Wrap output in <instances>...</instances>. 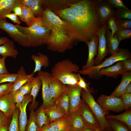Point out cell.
Instances as JSON below:
<instances>
[{
    "label": "cell",
    "mask_w": 131,
    "mask_h": 131,
    "mask_svg": "<svg viewBox=\"0 0 131 131\" xmlns=\"http://www.w3.org/2000/svg\"><path fill=\"white\" fill-rule=\"evenodd\" d=\"M96 0H81L68 7L52 11L65 22L74 41L85 43L96 35L102 26L95 9Z\"/></svg>",
    "instance_id": "1"
},
{
    "label": "cell",
    "mask_w": 131,
    "mask_h": 131,
    "mask_svg": "<svg viewBox=\"0 0 131 131\" xmlns=\"http://www.w3.org/2000/svg\"><path fill=\"white\" fill-rule=\"evenodd\" d=\"M42 17L44 25L51 32L46 44L47 49L59 53L71 49L74 41L69 35L65 22L48 8L43 10Z\"/></svg>",
    "instance_id": "2"
},
{
    "label": "cell",
    "mask_w": 131,
    "mask_h": 131,
    "mask_svg": "<svg viewBox=\"0 0 131 131\" xmlns=\"http://www.w3.org/2000/svg\"><path fill=\"white\" fill-rule=\"evenodd\" d=\"M79 67L69 59H65L56 63L52 69V78L58 79L66 85H74L79 80Z\"/></svg>",
    "instance_id": "3"
},
{
    "label": "cell",
    "mask_w": 131,
    "mask_h": 131,
    "mask_svg": "<svg viewBox=\"0 0 131 131\" xmlns=\"http://www.w3.org/2000/svg\"><path fill=\"white\" fill-rule=\"evenodd\" d=\"M131 53L128 49L120 48L116 53L106 58L99 65L85 69L79 71L77 73L80 74L87 75L91 78L99 79L102 77L98 73L100 69L107 67L119 61L131 59Z\"/></svg>",
    "instance_id": "4"
},
{
    "label": "cell",
    "mask_w": 131,
    "mask_h": 131,
    "mask_svg": "<svg viewBox=\"0 0 131 131\" xmlns=\"http://www.w3.org/2000/svg\"><path fill=\"white\" fill-rule=\"evenodd\" d=\"M81 96L95 115L101 128L106 129L110 127L105 117L107 113L103 110L95 100L90 91L82 89Z\"/></svg>",
    "instance_id": "5"
},
{
    "label": "cell",
    "mask_w": 131,
    "mask_h": 131,
    "mask_svg": "<svg viewBox=\"0 0 131 131\" xmlns=\"http://www.w3.org/2000/svg\"><path fill=\"white\" fill-rule=\"evenodd\" d=\"M0 28L5 31L10 37L21 45L26 47L30 46L26 36L15 25L7 21L6 18H0Z\"/></svg>",
    "instance_id": "6"
},
{
    "label": "cell",
    "mask_w": 131,
    "mask_h": 131,
    "mask_svg": "<svg viewBox=\"0 0 131 131\" xmlns=\"http://www.w3.org/2000/svg\"><path fill=\"white\" fill-rule=\"evenodd\" d=\"M96 102L106 113L110 111L118 112L125 109L121 98L103 94L97 98Z\"/></svg>",
    "instance_id": "7"
},
{
    "label": "cell",
    "mask_w": 131,
    "mask_h": 131,
    "mask_svg": "<svg viewBox=\"0 0 131 131\" xmlns=\"http://www.w3.org/2000/svg\"><path fill=\"white\" fill-rule=\"evenodd\" d=\"M51 31L44 25L31 32L26 34L30 46L37 47L46 44L50 37Z\"/></svg>",
    "instance_id": "8"
},
{
    "label": "cell",
    "mask_w": 131,
    "mask_h": 131,
    "mask_svg": "<svg viewBox=\"0 0 131 131\" xmlns=\"http://www.w3.org/2000/svg\"><path fill=\"white\" fill-rule=\"evenodd\" d=\"M38 74L42 83V105L44 109L53 105L54 101L50 93L49 82L52 77L51 73L41 70Z\"/></svg>",
    "instance_id": "9"
},
{
    "label": "cell",
    "mask_w": 131,
    "mask_h": 131,
    "mask_svg": "<svg viewBox=\"0 0 131 131\" xmlns=\"http://www.w3.org/2000/svg\"><path fill=\"white\" fill-rule=\"evenodd\" d=\"M107 26L106 22L99 29L96 34L98 37V41L97 57L94 59V64L95 66L101 63L103 59L108 54L106 36Z\"/></svg>",
    "instance_id": "10"
},
{
    "label": "cell",
    "mask_w": 131,
    "mask_h": 131,
    "mask_svg": "<svg viewBox=\"0 0 131 131\" xmlns=\"http://www.w3.org/2000/svg\"><path fill=\"white\" fill-rule=\"evenodd\" d=\"M66 90L69 98V107L68 116L77 111L82 100L80 98L82 88L77 84L66 85Z\"/></svg>",
    "instance_id": "11"
},
{
    "label": "cell",
    "mask_w": 131,
    "mask_h": 131,
    "mask_svg": "<svg viewBox=\"0 0 131 131\" xmlns=\"http://www.w3.org/2000/svg\"><path fill=\"white\" fill-rule=\"evenodd\" d=\"M77 110L87 127L95 130L101 128L95 115L87 103L82 100Z\"/></svg>",
    "instance_id": "12"
},
{
    "label": "cell",
    "mask_w": 131,
    "mask_h": 131,
    "mask_svg": "<svg viewBox=\"0 0 131 131\" xmlns=\"http://www.w3.org/2000/svg\"><path fill=\"white\" fill-rule=\"evenodd\" d=\"M95 9L99 21L102 26L109 17L113 15L115 10L107 0H96Z\"/></svg>",
    "instance_id": "13"
},
{
    "label": "cell",
    "mask_w": 131,
    "mask_h": 131,
    "mask_svg": "<svg viewBox=\"0 0 131 131\" xmlns=\"http://www.w3.org/2000/svg\"><path fill=\"white\" fill-rule=\"evenodd\" d=\"M13 95L11 90L8 93L0 96V110L10 119H11L13 113L16 108L13 100Z\"/></svg>",
    "instance_id": "14"
},
{
    "label": "cell",
    "mask_w": 131,
    "mask_h": 131,
    "mask_svg": "<svg viewBox=\"0 0 131 131\" xmlns=\"http://www.w3.org/2000/svg\"><path fill=\"white\" fill-rule=\"evenodd\" d=\"M98 41V37L96 35L93 36L90 41L86 43L88 48V57L86 63L82 66V70L88 69L94 66V58L97 54Z\"/></svg>",
    "instance_id": "15"
},
{
    "label": "cell",
    "mask_w": 131,
    "mask_h": 131,
    "mask_svg": "<svg viewBox=\"0 0 131 131\" xmlns=\"http://www.w3.org/2000/svg\"><path fill=\"white\" fill-rule=\"evenodd\" d=\"M80 0H41V5L43 10L48 8L52 11L60 10L69 7L72 4Z\"/></svg>",
    "instance_id": "16"
},
{
    "label": "cell",
    "mask_w": 131,
    "mask_h": 131,
    "mask_svg": "<svg viewBox=\"0 0 131 131\" xmlns=\"http://www.w3.org/2000/svg\"><path fill=\"white\" fill-rule=\"evenodd\" d=\"M32 97L28 94L25 95V97L24 100L16 108L19 111V122L20 131H25L27 123L26 108L27 104L32 101Z\"/></svg>",
    "instance_id": "17"
},
{
    "label": "cell",
    "mask_w": 131,
    "mask_h": 131,
    "mask_svg": "<svg viewBox=\"0 0 131 131\" xmlns=\"http://www.w3.org/2000/svg\"><path fill=\"white\" fill-rule=\"evenodd\" d=\"M68 116V130L71 131H81L87 127L77 110Z\"/></svg>",
    "instance_id": "18"
},
{
    "label": "cell",
    "mask_w": 131,
    "mask_h": 131,
    "mask_svg": "<svg viewBox=\"0 0 131 131\" xmlns=\"http://www.w3.org/2000/svg\"><path fill=\"white\" fill-rule=\"evenodd\" d=\"M18 76L14 83V85L11 90L14 94L24 85L32 79L34 74L32 73L27 74L23 66H22L17 72Z\"/></svg>",
    "instance_id": "19"
},
{
    "label": "cell",
    "mask_w": 131,
    "mask_h": 131,
    "mask_svg": "<svg viewBox=\"0 0 131 131\" xmlns=\"http://www.w3.org/2000/svg\"><path fill=\"white\" fill-rule=\"evenodd\" d=\"M51 96L54 101L66 90V85L59 80L52 77L49 82Z\"/></svg>",
    "instance_id": "20"
},
{
    "label": "cell",
    "mask_w": 131,
    "mask_h": 131,
    "mask_svg": "<svg viewBox=\"0 0 131 131\" xmlns=\"http://www.w3.org/2000/svg\"><path fill=\"white\" fill-rule=\"evenodd\" d=\"M125 72L121 60L117 62L114 65L101 69L99 71L98 73L102 76L105 75L108 77L116 78L119 74L122 75Z\"/></svg>",
    "instance_id": "21"
},
{
    "label": "cell",
    "mask_w": 131,
    "mask_h": 131,
    "mask_svg": "<svg viewBox=\"0 0 131 131\" xmlns=\"http://www.w3.org/2000/svg\"><path fill=\"white\" fill-rule=\"evenodd\" d=\"M22 0H0V18H4L7 14L11 13L13 8L23 5Z\"/></svg>",
    "instance_id": "22"
},
{
    "label": "cell",
    "mask_w": 131,
    "mask_h": 131,
    "mask_svg": "<svg viewBox=\"0 0 131 131\" xmlns=\"http://www.w3.org/2000/svg\"><path fill=\"white\" fill-rule=\"evenodd\" d=\"M131 82V72H125L122 75L121 81L114 91L110 95L118 97L124 94L127 86Z\"/></svg>",
    "instance_id": "23"
},
{
    "label": "cell",
    "mask_w": 131,
    "mask_h": 131,
    "mask_svg": "<svg viewBox=\"0 0 131 131\" xmlns=\"http://www.w3.org/2000/svg\"><path fill=\"white\" fill-rule=\"evenodd\" d=\"M106 36L108 54L111 55L118 51L119 45L121 41L115 34L112 35L111 32L107 29V26Z\"/></svg>",
    "instance_id": "24"
},
{
    "label": "cell",
    "mask_w": 131,
    "mask_h": 131,
    "mask_svg": "<svg viewBox=\"0 0 131 131\" xmlns=\"http://www.w3.org/2000/svg\"><path fill=\"white\" fill-rule=\"evenodd\" d=\"M15 48L13 41L8 39L5 43L0 46V55L3 57H9L15 58L19 52Z\"/></svg>",
    "instance_id": "25"
},
{
    "label": "cell",
    "mask_w": 131,
    "mask_h": 131,
    "mask_svg": "<svg viewBox=\"0 0 131 131\" xmlns=\"http://www.w3.org/2000/svg\"><path fill=\"white\" fill-rule=\"evenodd\" d=\"M31 57L35 63V67L33 72V73L34 74L41 70V68L42 67L44 68H47L49 65V58L45 54L39 52L38 53L37 55H32Z\"/></svg>",
    "instance_id": "26"
},
{
    "label": "cell",
    "mask_w": 131,
    "mask_h": 131,
    "mask_svg": "<svg viewBox=\"0 0 131 131\" xmlns=\"http://www.w3.org/2000/svg\"><path fill=\"white\" fill-rule=\"evenodd\" d=\"M53 106L60 109L68 116L69 103L66 89L60 96L54 101Z\"/></svg>",
    "instance_id": "27"
},
{
    "label": "cell",
    "mask_w": 131,
    "mask_h": 131,
    "mask_svg": "<svg viewBox=\"0 0 131 131\" xmlns=\"http://www.w3.org/2000/svg\"><path fill=\"white\" fill-rule=\"evenodd\" d=\"M35 118L36 124L40 129L50 123L49 120L45 112L42 104L35 112Z\"/></svg>",
    "instance_id": "28"
},
{
    "label": "cell",
    "mask_w": 131,
    "mask_h": 131,
    "mask_svg": "<svg viewBox=\"0 0 131 131\" xmlns=\"http://www.w3.org/2000/svg\"><path fill=\"white\" fill-rule=\"evenodd\" d=\"M106 118H111L119 121L125 124L131 131V108L126 110L122 114L118 115H106Z\"/></svg>",
    "instance_id": "29"
},
{
    "label": "cell",
    "mask_w": 131,
    "mask_h": 131,
    "mask_svg": "<svg viewBox=\"0 0 131 131\" xmlns=\"http://www.w3.org/2000/svg\"><path fill=\"white\" fill-rule=\"evenodd\" d=\"M42 85L41 80L38 75L33 78V83L30 95L33 97L32 103L30 106V110H34L36 107V99Z\"/></svg>",
    "instance_id": "30"
},
{
    "label": "cell",
    "mask_w": 131,
    "mask_h": 131,
    "mask_svg": "<svg viewBox=\"0 0 131 131\" xmlns=\"http://www.w3.org/2000/svg\"><path fill=\"white\" fill-rule=\"evenodd\" d=\"M44 110L49 120L50 123L67 116L53 105L44 109Z\"/></svg>",
    "instance_id": "31"
},
{
    "label": "cell",
    "mask_w": 131,
    "mask_h": 131,
    "mask_svg": "<svg viewBox=\"0 0 131 131\" xmlns=\"http://www.w3.org/2000/svg\"><path fill=\"white\" fill-rule=\"evenodd\" d=\"M44 25L43 18L41 16L36 17L35 20L29 27H26L19 25H15L16 26L25 34L33 32Z\"/></svg>",
    "instance_id": "32"
},
{
    "label": "cell",
    "mask_w": 131,
    "mask_h": 131,
    "mask_svg": "<svg viewBox=\"0 0 131 131\" xmlns=\"http://www.w3.org/2000/svg\"><path fill=\"white\" fill-rule=\"evenodd\" d=\"M68 116L64 118L50 123L49 125L54 131H67Z\"/></svg>",
    "instance_id": "33"
},
{
    "label": "cell",
    "mask_w": 131,
    "mask_h": 131,
    "mask_svg": "<svg viewBox=\"0 0 131 131\" xmlns=\"http://www.w3.org/2000/svg\"><path fill=\"white\" fill-rule=\"evenodd\" d=\"M106 119L113 131H131L125 124L119 121L111 118Z\"/></svg>",
    "instance_id": "34"
},
{
    "label": "cell",
    "mask_w": 131,
    "mask_h": 131,
    "mask_svg": "<svg viewBox=\"0 0 131 131\" xmlns=\"http://www.w3.org/2000/svg\"><path fill=\"white\" fill-rule=\"evenodd\" d=\"M19 109L16 107L13 113L8 131H20L19 122Z\"/></svg>",
    "instance_id": "35"
},
{
    "label": "cell",
    "mask_w": 131,
    "mask_h": 131,
    "mask_svg": "<svg viewBox=\"0 0 131 131\" xmlns=\"http://www.w3.org/2000/svg\"><path fill=\"white\" fill-rule=\"evenodd\" d=\"M29 118L27 122L25 131H39L40 128L37 125L35 118V112L30 110Z\"/></svg>",
    "instance_id": "36"
},
{
    "label": "cell",
    "mask_w": 131,
    "mask_h": 131,
    "mask_svg": "<svg viewBox=\"0 0 131 131\" xmlns=\"http://www.w3.org/2000/svg\"><path fill=\"white\" fill-rule=\"evenodd\" d=\"M22 11L24 22L29 27L35 20L36 17L33 15L30 8L23 6Z\"/></svg>",
    "instance_id": "37"
},
{
    "label": "cell",
    "mask_w": 131,
    "mask_h": 131,
    "mask_svg": "<svg viewBox=\"0 0 131 131\" xmlns=\"http://www.w3.org/2000/svg\"><path fill=\"white\" fill-rule=\"evenodd\" d=\"M30 9L35 17L42 16L43 10L42 7L41 0H33Z\"/></svg>",
    "instance_id": "38"
},
{
    "label": "cell",
    "mask_w": 131,
    "mask_h": 131,
    "mask_svg": "<svg viewBox=\"0 0 131 131\" xmlns=\"http://www.w3.org/2000/svg\"><path fill=\"white\" fill-rule=\"evenodd\" d=\"M114 16L117 20L131 19V10L130 9H119L115 10Z\"/></svg>",
    "instance_id": "39"
},
{
    "label": "cell",
    "mask_w": 131,
    "mask_h": 131,
    "mask_svg": "<svg viewBox=\"0 0 131 131\" xmlns=\"http://www.w3.org/2000/svg\"><path fill=\"white\" fill-rule=\"evenodd\" d=\"M107 27L112 32V35L115 34L119 30L117 20L113 15L109 17L106 21Z\"/></svg>",
    "instance_id": "40"
},
{
    "label": "cell",
    "mask_w": 131,
    "mask_h": 131,
    "mask_svg": "<svg viewBox=\"0 0 131 131\" xmlns=\"http://www.w3.org/2000/svg\"><path fill=\"white\" fill-rule=\"evenodd\" d=\"M18 76L16 74H4L0 75V84L2 83L8 82H14Z\"/></svg>",
    "instance_id": "41"
},
{
    "label": "cell",
    "mask_w": 131,
    "mask_h": 131,
    "mask_svg": "<svg viewBox=\"0 0 131 131\" xmlns=\"http://www.w3.org/2000/svg\"><path fill=\"white\" fill-rule=\"evenodd\" d=\"M115 34L119 41L131 38V29L118 30Z\"/></svg>",
    "instance_id": "42"
},
{
    "label": "cell",
    "mask_w": 131,
    "mask_h": 131,
    "mask_svg": "<svg viewBox=\"0 0 131 131\" xmlns=\"http://www.w3.org/2000/svg\"><path fill=\"white\" fill-rule=\"evenodd\" d=\"M33 77L23 85L19 90L20 92L23 95L25 96L30 94L33 85Z\"/></svg>",
    "instance_id": "43"
},
{
    "label": "cell",
    "mask_w": 131,
    "mask_h": 131,
    "mask_svg": "<svg viewBox=\"0 0 131 131\" xmlns=\"http://www.w3.org/2000/svg\"><path fill=\"white\" fill-rule=\"evenodd\" d=\"M14 82H9L0 84V96L5 95L10 92L13 88Z\"/></svg>",
    "instance_id": "44"
},
{
    "label": "cell",
    "mask_w": 131,
    "mask_h": 131,
    "mask_svg": "<svg viewBox=\"0 0 131 131\" xmlns=\"http://www.w3.org/2000/svg\"><path fill=\"white\" fill-rule=\"evenodd\" d=\"M118 28L119 30L131 29V20L128 19L117 20Z\"/></svg>",
    "instance_id": "45"
},
{
    "label": "cell",
    "mask_w": 131,
    "mask_h": 131,
    "mask_svg": "<svg viewBox=\"0 0 131 131\" xmlns=\"http://www.w3.org/2000/svg\"><path fill=\"white\" fill-rule=\"evenodd\" d=\"M125 109L128 110L131 107V93H125L121 96Z\"/></svg>",
    "instance_id": "46"
},
{
    "label": "cell",
    "mask_w": 131,
    "mask_h": 131,
    "mask_svg": "<svg viewBox=\"0 0 131 131\" xmlns=\"http://www.w3.org/2000/svg\"><path fill=\"white\" fill-rule=\"evenodd\" d=\"M107 1L113 8H115L117 9H129L121 0H107Z\"/></svg>",
    "instance_id": "47"
},
{
    "label": "cell",
    "mask_w": 131,
    "mask_h": 131,
    "mask_svg": "<svg viewBox=\"0 0 131 131\" xmlns=\"http://www.w3.org/2000/svg\"><path fill=\"white\" fill-rule=\"evenodd\" d=\"M25 97V95H22L19 90L16 91L13 95V100L16 104V107H17L20 103L24 100Z\"/></svg>",
    "instance_id": "48"
},
{
    "label": "cell",
    "mask_w": 131,
    "mask_h": 131,
    "mask_svg": "<svg viewBox=\"0 0 131 131\" xmlns=\"http://www.w3.org/2000/svg\"><path fill=\"white\" fill-rule=\"evenodd\" d=\"M11 120L0 110V127L4 125H9Z\"/></svg>",
    "instance_id": "49"
},
{
    "label": "cell",
    "mask_w": 131,
    "mask_h": 131,
    "mask_svg": "<svg viewBox=\"0 0 131 131\" xmlns=\"http://www.w3.org/2000/svg\"><path fill=\"white\" fill-rule=\"evenodd\" d=\"M4 18H8L13 23H16L17 25H18L22 23L18 16L14 13L7 14L5 16Z\"/></svg>",
    "instance_id": "50"
},
{
    "label": "cell",
    "mask_w": 131,
    "mask_h": 131,
    "mask_svg": "<svg viewBox=\"0 0 131 131\" xmlns=\"http://www.w3.org/2000/svg\"><path fill=\"white\" fill-rule=\"evenodd\" d=\"M6 57H0V75L4 74L9 73L6 68L5 60Z\"/></svg>",
    "instance_id": "51"
},
{
    "label": "cell",
    "mask_w": 131,
    "mask_h": 131,
    "mask_svg": "<svg viewBox=\"0 0 131 131\" xmlns=\"http://www.w3.org/2000/svg\"><path fill=\"white\" fill-rule=\"evenodd\" d=\"M122 66L125 72H131V59H128L122 60Z\"/></svg>",
    "instance_id": "52"
},
{
    "label": "cell",
    "mask_w": 131,
    "mask_h": 131,
    "mask_svg": "<svg viewBox=\"0 0 131 131\" xmlns=\"http://www.w3.org/2000/svg\"><path fill=\"white\" fill-rule=\"evenodd\" d=\"M79 80L77 82V84L82 89L86 90H89L88 89V85L85 82L84 79L80 76L79 74ZM90 91V90H89Z\"/></svg>",
    "instance_id": "53"
},
{
    "label": "cell",
    "mask_w": 131,
    "mask_h": 131,
    "mask_svg": "<svg viewBox=\"0 0 131 131\" xmlns=\"http://www.w3.org/2000/svg\"><path fill=\"white\" fill-rule=\"evenodd\" d=\"M22 7L20 6H15L13 8L12 11H13L17 16H18L21 21L24 22L22 11Z\"/></svg>",
    "instance_id": "54"
},
{
    "label": "cell",
    "mask_w": 131,
    "mask_h": 131,
    "mask_svg": "<svg viewBox=\"0 0 131 131\" xmlns=\"http://www.w3.org/2000/svg\"><path fill=\"white\" fill-rule=\"evenodd\" d=\"M33 0H22L23 6L30 8L33 3Z\"/></svg>",
    "instance_id": "55"
},
{
    "label": "cell",
    "mask_w": 131,
    "mask_h": 131,
    "mask_svg": "<svg viewBox=\"0 0 131 131\" xmlns=\"http://www.w3.org/2000/svg\"><path fill=\"white\" fill-rule=\"evenodd\" d=\"M39 131H54L49 124L45 126L42 128L40 129Z\"/></svg>",
    "instance_id": "56"
},
{
    "label": "cell",
    "mask_w": 131,
    "mask_h": 131,
    "mask_svg": "<svg viewBox=\"0 0 131 131\" xmlns=\"http://www.w3.org/2000/svg\"><path fill=\"white\" fill-rule=\"evenodd\" d=\"M130 93H131V82L127 86L124 92V94Z\"/></svg>",
    "instance_id": "57"
},
{
    "label": "cell",
    "mask_w": 131,
    "mask_h": 131,
    "mask_svg": "<svg viewBox=\"0 0 131 131\" xmlns=\"http://www.w3.org/2000/svg\"><path fill=\"white\" fill-rule=\"evenodd\" d=\"M8 39L6 37H0V46L5 43Z\"/></svg>",
    "instance_id": "58"
},
{
    "label": "cell",
    "mask_w": 131,
    "mask_h": 131,
    "mask_svg": "<svg viewBox=\"0 0 131 131\" xmlns=\"http://www.w3.org/2000/svg\"><path fill=\"white\" fill-rule=\"evenodd\" d=\"M9 125H7L0 127V131H8Z\"/></svg>",
    "instance_id": "59"
},
{
    "label": "cell",
    "mask_w": 131,
    "mask_h": 131,
    "mask_svg": "<svg viewBox=\"0 0 131 131\" xmlns=\"http://www.w3.org/2000/svg\"><path fill=\"white\" fill-rule=\"evenodd\" d=\"M95 130L86 127L81 131H95Z\"/></svg>",
    "instance_id": "60"
},
{
    "label": "cell",
    "mask_w": 131,
    "mask_h": 131,
    "mask_svg": "<svg viewBox=\"0 0 131 131\" xmlns=\"http://www.w3.org/2000/svg\"><path fill=\"white\" fill-rule=\"evenodd\" d=\"M106 129H104L100 128L99 129H97L95 130V131H106Z\"/></svg>",
    "instance_id": "61"
},
{
    "label": "cell",
    "mask_w": 131,
    "mask_h": 131,
    "mask_svg": "<svg viewBox=\"0 0 131 131\" xmlns=\"http://www.w3.org/2000/svg\"><path fill=\"white\" fill-rule=\"evenodd\" d=\"M106 131H113L111 127H110L106 129Z\"/></svg>",
    "instance_id": "62"
},
{
    "label": "cell",
    "mask_w": 131,
    "mask_h": 131,
    "mask_svg": "<svg viewBox=\"0 0 131 131\" xmlns=\"http://www.w3.org/2000/svg\"><path fill=\"white\" fill-rule=\"evenodd\" d=\"M67 131H70V130H68Z\"/></svg>",
    "instance_id": "63"
}]
</instances>
